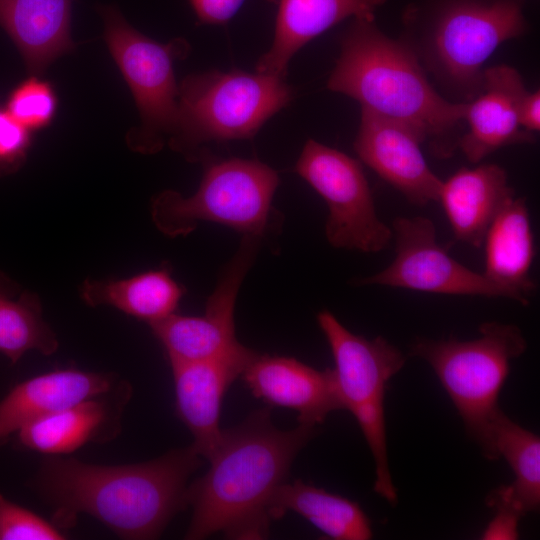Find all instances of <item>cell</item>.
<instances>
[{
    "mask_svg": "<svg viewBox=\"0 0 540 540\" xmlns=\"http://www.w3.org/2000/svg\"><path fill=\"white\" fill-rule=\"evenodd\" d=\"M242 377L257 399L295 410L299 424L316 426L330 412L343 409L333 369L318 370L292 357L259 354Z\"/></svg>",
    "mask_w": 540,
    "mask_h": 540,
    "instance_id": "2e32d148",
    "label": "cell"
},
{
    "mask_svg": "<svg viewBox=\"0 0 540 540\" xmlns=\"http://www.w3.org/2000/svg\"><path fill=\"white\" fill-rule=\"evenodd\" d=\"M484 275L529 303L536 285L530 277L535 256L530 215L524 198L512 197L486 231Z\"/></svg>",
    "mask_w": 540,
    "mask_h": 540,
    "instance_id": "7402d4cb",
    "label": "cell"
},
{
    "mask_svg": "<svg viewBox=\"0 0 540 540\" xmlns=\"http://www.w3.org/2000/svg\"><path fill=\"white\" fill-rule=\"evenodd\" d=\"M261 239L243 236L200 316L173 313L150 325L169 362L224 361L245 369L259 355L235 334L234 310L241 284L259 250Z\"/></svg>",
    "mask_w": 540,
    "mask_h": 540,
    "instance_id": "8fae6325",
    "label": "cell"
},
{
    "mask_svg": "<svg viewBox=\"0 0 540 540\" xmlns=\"http://www.w3.org/2000/svg\"><path fill=\"white\" fill-rule=\"evenodd\" d=\"M386 0H279L274 38L256 71L286 78L293 56L308 42L347 18H375Z\"/></svg>",
    "mask_w": 540,
    "mask_h": 540,
    "instance_id": "d6986e66",
    "label": "cell"
},
{
    "mask_svg": "<svg viewBox=\"0 0 540 540\" xmlns=\"http://www.w3.org/2000/svg\"><path fill=\"white\" fill-rule=\"evenodd\" d=\"M519 120L521 127L535 133L540 130V93L539 90L528 92L523 97L519 107Z\"/></svg>",
    "mask_w": 540,
    "mask_h": 540,
    "instance_id": "1f68e13d",
    "label": "cell"
},
{
    "mask_svg": "<svg viewBox=\"0 0 540 540\" xmlns=\"http://www.w3.org/2000/svg\"><path fill=\"white\" fill-rule=\"evenodd\" d=\"M528 92L521 74L500 64L485 68L482 88L466 103L465 131L459 149L472 164H478L496 150L515 144L535 142L519 120L520 103Z\"/></svg>",
    "mask_w": 540,
    "mask_h": 540,
    "instance_id": "5bb4252c",
    "label": "cell"
},
{
    "mask_svg": "<svg viewBox=\"0 0 540 540\" xmlns=\"http://www.w3.org/2000/svg\"><path fill=\"white\" fill-rule=\"evenodd\" d=\"M98 11L107 47L139 111L140 126L128 133V146L142 154L157 153L176 125L179 84L174 63L188 56L190 44L183 38L161 43L147 37L116 6L102 5Z\"/></svg>",
    "mask_w": 540,
    "mask_h": 540,
    "instance_id": "ba28073f",
    "label": "cell"
},
{
    "mask_svg": "<svg viewBox=\"0 0 540 540\" xmlns=\"http://www.w3.org/2000/svg\"><path fill=\"white\" fill-rule=\"evenodd\" d=\"M487 506L495 511V516L482 534V539H517L518 522L523 516L512 501L508 485L492 490L486 497Z\"/></svg>",
    "mask_w": 540,
    "mask_h": 540,
    "instance_id": "f546056e",
    "label": "cell"
},
{
    "mask_svg": "<svg viewBox=\"0 0 540 540\" xmlns=\"http://www.w3.org/2000/svg\"><path fill=\"white\" fill-rule=\"evenodd\" d=\"M65 534L55 524L0 493V540H62Z\"/></svg>",
    "mask_w": 540,
    "mask_h": 540,
    "instance_id": "83f0119b",
    "label": "cell"
},
{
    "mask_svg": "<svg viewBox=\"0 0 540 540\" xmlns=\"http://www.w3.org/2000/svg\"><path fill=\"white\" fill-rule=\"evenodd\" d=\"M498 457L502 456L515 474L509 485L513 500L525 515L540 506V439L511 420L502 411L493 429Z\"/></svg>",
    "mask_w": 540,
    "mask_h": 540,
    "instance_id": "484cf974",
    "label": "cell"
},
{
    "mask_svg": "<svg viewBox=\"0 0 540 540\" xmlns=\"http://www.w3.org/2000/svg\"><path fill=\"white\" fill-rule=\"evenodd\" d=\"M245 0H189L199 24H226L240 9ZM278 4L279 0H266Z\"/></svg>",
    "mask_w": 540,
    "mask_h": 540,
    "instance_id": "4dcf8cb0",
    "label": "cell"
},
{
    "mask_svg": "<svg viewBox=\"0 0 540 540\" xmlns=\"http://www.w3.org/2000/svg\"><path fill=\"white\" fill-rule=\"evenodd\" d=\"M79 293L90 307L112 306L151 324L175 313L184 288L163 267L123 279H85Z\"/></svg>",
    "mask_w": 540,
    "mask_h": 540,
    "instance_id": "cb8c5ba5",
    "label": "cell"
},
{
    "mask_svg": "<svg viewBox=\"0 0 540 540\" xmlns=\"http://www.w3.org/2000/svg\"><path fill=\"white\" fill-rule=\"evenodd\" d=\"M72 0H0V27L21 54L28 72L39 76L71 52Z\"/></svg>",
    "mask_w": 540,
    "mask_h": 540,
    "instance_id": "44dd1931",
    "label": "cell"
},
{
    "mask_svg": "<svg viewBox=\"0 0 540 540\" xmlns=\"http://www.w3.org/2000/svg\"><path fill=\"white\" fill-rule=\"evenodd\" d=\"M32 132L0 109V177L17 172L25 163Z\"/></svg>",
    "mask_w": 540,
    "mask_h": 540,
    "instance_id": "f1b7e54d",
    "label": "cell"
},
{
    "mask_svg": "<svg viewBox=\"0 0 540 540\" xmlns=\"http://www.w3.org/2000/svg\"><path fill=\"white\" fill-rule=\"evenodd\" d=\"M176 414L193 435L192 446L207 460L222 436L219 418L224 394L244 367L224 361L170 362Z\"/></svg>",
    "mask_w": 540,
    "mask_h": 540,
    "instance_id": "ac0fdd59",
    "label": "cell"
},
{
    "mask_svg": "<svg viewBox=\"0 0 540 540\" xmlns=\"http://www.w3.org/2000/svg\"><path fill=\"white\" fill-rule=\"evenodd\" d=\"M474 340L417 338L412 356L425 360L446 390L469 437L484 457L498 459L494 424L502 410L498 396L510 370L511 360L522 355L527 341L519 327L496 321L479 328Z\"/></svg>",
    "mask_w": 540,
    "mask_h": 540,
    "instance_id": "52a82bcc",
    "label": "cell"
},
{
    "mask_svg": "<svg viewBox=\"0 0 540 540\" xmlns=\"http://www.w3.org/2000/svg\"><path fill=\"white\" fill-rule=\"evenodd\" d=\"M197 162L203 175L197 191L185 197L163 190L152 198L151 219L164 235L187 236L200 222L218 223L262 240L280 230V213L273 207L280 183L277 171L257 159L214 157L202 152Z\"/></svg>",
    "mask_w": 540,
    "mask_h": 540,
    "instance_id": "8992f818",
    "label": "cell"
},
{
    "mask_svg": "<svg viewBox=\"0 0 540 540\" xmlns=\"http://www.w3.org/2000/svg\"><path fill=\"white\" fill-rule=\"evenodd\" d=\"M285 79L216 69L186 76L179 84L177 121L168 146L195 163L209 143L252 139L292 101L294 91Z\"/></svg>",
    "mask_w": 540,
    "mask_h": 540,
    "instance_id": "5b68a950",
    "label": "cell"
},
{
    "mask_svg": "<svg viewBox=\"0 0 540 540\" xmlns=\"http://www.w3.org/2000/svg\"><path fill=\"white\" fill-rule=\"evenodd\" d=\"M330 346L343 409L356 418L375 462L374 491L391 505L397 492L388 465L384 398L388 380L401 370L403 353L378 336L367 339L344 327L329 311L317 316Z\"/></svg>",
    "mask_w": 540,
    "mask_h": 540,
    "instance_id": "9c48e42d",
    "label": "cell"
},
{
    "mask_svg": "<svg viewBox=\"0 0 540 540\" xmlns=\"http://www.w3.org/2000/svg\"><path fill=\"white\" fill-rule=\"evenodd\" d=\"M526 0H417L403 10L399 39L443 96L468 103L482 88L485 63L528 30Z\"/></svg>",
    "mask_w": 540,
    "mask_h": 540,
    "instance_id": "277c9868",
    "label": "cell"
},
{
    "mask_svg": "<svg viewBox=\"0 0 540 540\" xmlns=\"http://www.w3.org/2000/svg\"><path fill=\"white\" fill-rule=\"evenodd\" d=\"M512 197L514 190L508 185L505 169L486 163L462 167L442 181L438 202L456 239L478 248L490 224Z\"/></svg>",
    "mask_w": 540,
    "mask_h": 540,
    "instance_id": "ffe728a7",
    "label": "cell"
},
{
    "mask_svg": "<svg viewBox=\"0 0 540 540\" xmlns=\"http://www.w3.org/2000/svg\"><path fill=\"white\" fill-rule=\"evenodd\" d=\"M288 511L299 514L331 539L369 540L373 535L370 520L357 502L301 480L285 481L271 498V521Z\"/></svg>",
    "mask_w": 540,
    "mask_h": 540,
    "instance_id": "603a6c76",
    "label": "cell"
},
{
    "mask_svg": "<svg viewBox=\"0 0 540 540\" xmlns=\"http://www.w3.org/2000/svg\"><path fill=\"white\" fill-rule=\"evenodd\" d=\"M57 107L58 98L53 85L31 75L10 92L5 110L17 123L34 132L52 123Z\"/></svg>",
    "mask_w": 540,
    "mask_h": 540,
    "instance_id": "4316f807",
    "label": "cell"
},
{
    "mask_svg": "<svg viewBox=\"0 0 540 540\" xmlns=\"http://www.w3.org/2000/svg\"><path fill=\"white\" fill-rule=\"evenodd\" d=\"M327 88L411 127L438 159L459 149L466 103L444 97L412 51L385 34L375 18H353L344 30Z\"/></svg>",
    "mask_w": 540,
    "mask_h": 540,
    "instance_id": "3957f363",
    "label": "cell"
},
{
    "mask_svg": "<svg viewBox=\"0 0 540 540\" xmlns=\"http://www.w3.org/2000/svg\"><path fill=\"white\" fill-rule=\"evenodd\" d=\"M409 126L361 108L353 146L359 159L416 206L438 201L442 180L429 168Z\"/></svg>",
    "mask_w": 540,
    "mask_h": 540,
    "instance_id": "4fadbf2b",
    "label": "cell"
},
{
    "mask_svg": "<svg viewBox=\"0 0 540 540\" xmlns=\"http://www.w3.org/2000/svg\"><path fill=\"white\" fill-rule=\"evenodd\" d=\"M315 433V426L304 424L279 430L269 408L222 430L208 471L187 487L193 513L184 538L200 540L217 532L230 539L266 538L271 498Z\"/></svg>",
    "mask_w": 540,
    "mask_h": 540,
    "instance_id": "7a4b0ae2",
    "label": "cell"
},
{
    "mask_svg": "<svg viewBox=\"0 0 540 540\" xmlns=\"http://www.w3.org/2000/svg\"><path fill=\"white\" fill-rule=\"evenodd\" d=\"M59 342L43 317L39 296L0 270V353L16 364L28 351L49 356Z\"/></svg>",
    "mask_w": 540,
    "mask_h": 540,
    "instance_id": "d4e9b609",
    "label": "cell"
},
{
    "mask_svg": "<svg viewBox=\"0 0 540 540\" xmlns=\"http://www.w3.org/2000/svg\"><path fill=\"white\" fill-rule=\"evenodd\" d=\"M192 444L143 463L95 465L46 455L31 488L54 510L60 529L88 514L120 538H158L187 504L190 475L201 464Z\"/></svg>",
    "mask_w": 540,
    "mask_h": 540,
    "instance_id": "6da1fadb",
    "label": "cell"
},
{
    "mask_svg": "<svg viewBox=\"0 0 540 540\" xmlns=\"http://www.w3.org/2000/svg\"><path fill=\"white\" fill-rule=\"evenodd\" d=\"M396 255L385 269L361 278L358 285H380L445 295L505 297L528 302L516 292L464 266L437 243L429 218L397 217L392 223Z\"/></svg>",
    "mask_w": 540,
    "mask_h": 540,
    "instance_id": "7c38bea8",
    "label": "cell"
},
{
    "mask_svg": "<svg viewBox=\"0 0 540 540\" xmlns=\"http://www.w3.org/2000/svg\"><path fill=\"white\" fill-rule=\"evenodd\" d=\"M128 382L62 410L41 417L16 434L19 448L45 455L71 453L87 443H103L117 437L124 409L131 397Z\"/></svg>",
    "mask_w": 540,
    "mask_h": 540,
    "instance_id": "9a60e30c",
    "label": "cell"
},
{
    "mask_svg": "<svg viewBox=\"0 0 540 540\" xmlns=\"http://www.w3.org/2000/svg\"><path fill=\"white\" fill-rule=\"evenodd\" d=\"M295 171L327 204L325 235L330 245L364 253H377L389 245L392 229L377 215L358 160L309 139Z\"/></svg>",
    "mask_w": 540,
    "mask_h": 540,
    "instance_id": "30bf717a",
    "label": "cell"
},
{
    "mask_svg": "<svg viewBox=\"0 0 540 540\" xmlns=\"http://www.w3.org/2000/svg\"><path fill=\"white\" fill-rule=\"evenodd\" d=\"M118 382L111 373L68 368L18 383L0 400V449L30 422L103 394Z\"/></svg>",
    "mask_w": 540,
    "mask_h": 540,
    "instance_id": "e0dca14e",
    "label": "cell"
}]
</instances>
